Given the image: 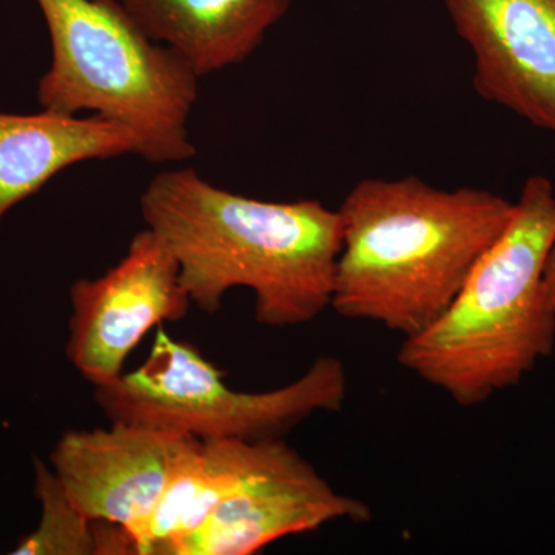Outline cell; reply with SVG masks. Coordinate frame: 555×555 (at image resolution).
Instances as JSON below:
<instances>
[{
	"mask_svg": "<svg viewBox=\"0 0 555 555\" xmlns=\"http://www.w3.org/2000/svg\"><path fill=\"white\" fill-rule=\"evenodd\" d=\"M141 214L179 264L192 305L214 315L229 291L254 292L261 326H305L331 308L341 219L315 199L272 203L236 195L193 169L149 182Z\"/></svg>",
	"mask_w": 555,
	"mask_h": 555,
	"instance_id": "obj_1",
	"label": "cell"
},
{
	"mask_svg": "<svg viewBox=\"0 0 555 555\" xmlns=\"http://www.w3.org/2000/svg\"><path fill=\"white\" fill-rule=\"evenodd\" d=\"M516 203L416 177L366 178L338 208L341 250L331 308L404 338L437 321L502 238Z\"/></svg>",
	"mask_w": 555,
	"mask_h": 555,
	"instance_id": "obj_2",
	"label": "cell"
},
{
	"mask_svg": "<svg viewBox=\"0 0 555 555\" xmlns=\"http://www.w3.org/2000/svg\"><path fill=\"white\" fill-rule=\"evenodd\" d=\"M554 241V185L535 175L502 238L441 317L404 338L398 363L463 408L517 386L554 352L555 309L543 281Z\"/></svg>",
	"mask_w": 555,
	"mask_h": 555,
	"instance_id": "obj_3",
	"label": "cell"
},
{
	"mask_svg": "<svg viewBox=\"0 0 555 555\" xmlns=\"http://www.w3.org/2000/svg\"><path fill=\"white\" fill-rule=\"evenodd\" d=\"M51 39V65L38 83L40 107L90 112L134 134L153 164L195 156L189 119L198 76L134 24L120 0H38Z\"/></svg>",
	"mask_w": 555,
	"mask_h": 555,
	"instance_id": "obj_4",
	"label": "cell"
},
{
	"mask_svg": "<svg viewBox=\"0 0 555 555\" xmlns=\"http://www.w3.org/2000/svg\"><path fill=\"white\" fill-rule=\"evenodd\" d=\"M346 397V366L337 357L317 358L286 386L244 392L225 385L224 374L195 346L160 326L137 371L94 386V401L109 422L254 443L281 440L318 412L341 411Z\"/></svg>",
	"mask_w": 555,
	"mask_h": 555,
	"instance_id": "obj_5",
	"label": "cell"
},
{
	"mask_svg": "<svg viewBox=\"0 0 555 555\" xmlns=\"http://www.w3.org/2000/svg\"><path fill=\"white\" fill-rule=\"evenodd\" d=\"M67 357L91 385L122 375L134 347L153 327L188 317L192 299L169 248L145 228L118 264L69 287Z\"/></svg>",
	"mask_w": 555,
	"mask_h": 555,
	"instance_id": "obj_6",
	"label": "cell"
},
{
	"mask_svg": "<svg viewBox=\"0 0 555 555\" xmlns=\"http://www.w3.org/2000/svg\"><path fill=\"white\" fill-rule=\"evenodd\" d=\"M371 518L366 503L335 491L281 438L210 517L164 555H251L334 521L364 525Z\"/></svg>",
	"mask_w": 555,
	"mask_h": 555,
	"instance_id": "obj_7",
	"label": "cell"
},
{
	"mask_svg": "<svg viewBox=\"0 0 555 555\" xmlns=\"http://www.w3.org/2000/svg\"><path fill=\"white\" fill-rule=\"evenodd\" d=\"M181 434L127 422L68 430L51 452V469L83 516L122 526L138 554L149 555L150 525Z\"/></svg>",
	"mask_w": 555,
	"mask_h": 555,
	"instance_id": "obj_8",
	"label": "cell"
},
{
	"mask_svg": "<svg viewBox=\"0 0 555 555\" xmlns=\"http://www.w3.org/2000/svg\"><path fill=\"white\" fill-rule=\"evenodd\" d=\"M474 56V89L555 134V0H443Z\"/></svg>",
	"mask_w": 555,
	"mask_h": 555,
	"instance_id": "obj_9",
	"label": "cell"
},
{
	"mask_svg": "<svg viewBox=\"0 0 555 555\" xmlns=\"http://www.w3.org/2000/svg\"><path fill=\"white\" fill-rule=\"evenodd\" d=\"M292 0H120L147 38L198 78L246 61Z\"/></svg>",
	"mask_w": 555,
	"mask_h": 555,
	"instance_id": "obj_10",
	"label": "cell"
},
{
	"mask_svg": "<svg viewBox=\"0 0 555 555\" xmlns=\"http://www.w3.org/2000/svg\"><path fill=\"white\" fill-rule=\"evenodd\" d=\"M122 155H138L137 138L104 116L0 113V219L62 170Z\"/></svg>",
	"mask_w": 555,
	"mask_h": 555,
	"instance_id": "obj_11",
	"label": "cell"
},
{
	"mask_svg": "<svg viewBox=\"0 0 555 555\" xmlns=\"http://www.w3.org/2000/svg\"><path fill=\"white\" fill-rule=\"evenodd\" d=\"M268 441L201 440L181 434L149 532V555L192 534L268 455Z\"/></svg>",
	"mask_w": 555,
	"mask_h": 555,
	"instance_id": "obj_12",
	"label": "cell"
},
{
	"mask_svg": "<svg viewBox=\"0 0 555 555\" xmlns=\"http://www.w3.org/2000/svg\"><path fill=\"white\" fill-rule=\"evenodd\" d=\"M35 494L42 517L14 555H105V524L91 520L73 505L61 481L42 460L35 459Z\"/></svg>",
	"mask_w": 555,
	"mask_h": 555,
	"instance_id": "obj_13",
	"label": "cell"
},
{
	"mask_svg": "<svg viewBox=\"0 0 555 555\" xmlns=\"http://www.w3.org/2000/svg\"><path fill=\"white\" fill-rule=\"evenodd\" d=\"M543 281H545L547 298H550L551 305L555 309V241L553 247H551L550 255H547Z\"/></svg>",
	"mask_w": 555,
	"mask_h": 555,
	"instance_id": "obj_14",
	"label": "cell"
}]
</instances>
